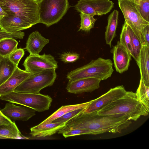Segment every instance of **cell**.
I'll return each instance as SVG.
<instances>
[{"instance_id": "obj_36", "label": "cell", "mask_w": 149, "mask_h": 149, "mask_svg": "<svg viewBox=\"0 0 149 149\" xmlns=\"http://www.w3.org/2000/svg\"><path fill=\"white\" fill-rule=\"evenodd\" d=\"M13 122L11 120L4 115L1 112L0 109V125L7 124Z\"/></svg>"}, {"instance_id": "obj_1", "label": "cell", "mask_w": 149, "mask_h": 149, "mask_svg": "<svg viewBox=\"0 0 149 149\" xmlns=\"http://www.w3.org/2000/svg\"><path fill=\"white\" fill-rule=\"evenodd\" d=\"M83 111L67 122L58 133L62 134L66 131L75 129L89 130L97 134L106 132L116 133L126 129L132 123L123 114L101 115L97 113V111L88 113H84Z\"/></svg>"}, {"instance_id": "obj_23", "label": "cell", "mask_w": 149, "mask_h": 149, "mask_svg": "<svg viewBox=\"0 0 149 149\" xmlns=\"http://www.w3.org/2000/svg\"><path fill=\"white\" fill-rule=\"evenodd\" d=\"M17 67L8 57H3L0 61V86L12 75Z\"/></svg>"}, {"instance_id": "obj_2", "label": "cell", "mask_w": 149, "mask_h": 149, "mask_svg": "<svg viewBox=\"0 0 149 149\" xmlns=\"http://www.w3.org/2000/svg\"><path fill=\"white\" fill-rule=\"evenodd\" d=\"M149 112V107L140 100L135 93L129 91L97 111L101 115L123 114L128 120L134 121L141 116H147Z\"/></svg>"}, {"instance_id": "obj_21", "label": "cell", "mask_w": 149, "mask_h": 149, "mask_svg": "<svg viewBox=\"0 0 149 149\" xmlns=\"http://www.w3.org/2000/svg\"><path fill=\"white\" fill-rule=\"evenodd\" d=\"M91 102V101H90L79 104L63 106L40 124L52 122L54 120L70 111L79 109L86 108Z\"/></svg>"}, {"instance_id": "obj_5", "label": "cell", "mask_w": 149, "mask_h": 149, "mask_svg": "<svg viewBox=\"0 0 149 149\" xmlns=\"http://www.w3.org/2000/svg\"><path fill=\"white\" fill-rule=\"evenodd\" d=\"M0 98L2 100L29 107L39 112L48 110L52 101L48 95L14 91L0 96Z\"/></svg>"}, {"instance_id": "obj_38", "label": "cell", "mask_w": 149, "mask_h": 149, "mask_svg": "<svg viewBox=\"0 0 149 149\" xmlns=\"http://www.w3.org/2000/svg\"><path fill=\"white\" fill-rule=\"evenodd\" d=\"M134 2H137L141 1H144L146 0H133Z\"/></svg>"}, {"instance_id": "obj_19", "label": "cell", "mask_w": 149, "mask_h": 149, "mask_svg": "<svg viewBox=\"0 0 149 149\" xmlns=\"http://www.w3.org/2000/svg\"><path fill=\"white\" fill-rule=\"evenodd\" d=\"M149 47L142 46L138 61L136 63L139 68L141 79L147 86H149Z\"/></svg>"}, {"instance_id": "obj_33", "label": "cell", "mask_w": 149, "mask_h": 149, "mask_svg": "<svg viewBox=\"0 0 149 149\" xmlns=\"http://www.w3.org/2000/svg\"><path fill=\"white\" fill-rule=\"evenodd\" d=\"M24 54L23 49H17L8 56L10 60L14 64L18 66L19 62Z\"/></svg>"}, {"instance_id": "obj_17", "label": "cell", "mask_w": 149, "mask_h": 149, "mask_svg": "<svg viewBox=\"0 0 149 149\" xmlns=\"http://www.w3.org/2000/svg\"><path fill=\"white\" fill-rule=\"evenodd\" d=\"M49 41V39L45 38L36 31L29 35L25 49L30 55L38 54Z\"/></svg>"}, {"instance_id": "obj_10", "label": "cell", "mask_w": 149, "mask_h": 149, "mask_svg": "<svg viewBox=\"0 0 149 149\" xmlns=\"http://www.w3.org/2000/svg\"><path fill=\"white\" fill-rule=\"evenodd\" d=\"M113 6V3L110 0H79L75 8L80 13L94 16L107 14Z\"/></svg>"}, {"instance_id": "obj_7", "label": "cell", "mask_w": 149, "mask_h": 149, "mask_svg": "<svg viewBox=\"0 0 149 149\" xmlns=\"http://www.w3.org/2000/svg\"><path fill=\"white\" fill-rule=\"evenodd\" d=\"M56 69L45 70L32 74L17 86L15 91L39 93L42 89L52 85L56 77Z\"/></svg>"}, {"instance_id": "obj_6", "label": "cell", "mask_w": 149, "mask_h": 149, "mask_svg": "<svg viewBox=\"0 0 149 149\" xmlns=\"http://www.w3.org/2000/svg\"><path fill=\"white\" fill-rule=\"evenodd\" d=\"M68 0H40L38 13L40 23L47 27L57 23L66 13Z\"/></svg>"}, {"instance_id": "obj_3", "label": "cell", "mask_w": 149, "mask_h": 149, "mask_svg": "<svg viewBox=\"0 0 149 149\" xmlns=\"http://www.w3.org/2000/svg\"><path fill=\"white\" fill-rule=\"evenodd\" d=\"M113 63L110 59L99 57L89 63L68 73L69 80L86 78H94L101 81L110 77L113 72Z\"/></svg>"}, {"instance_id": "obj_13", "label": "cell", "mask_w": 149, "mask_h": 149, "mask_svg": "<svg viewBox=\"0 0 149 149\" xmlns=\"http://www.w3.org/2000/svg\"><path fill=\"white\" fill-rule=\"evenodd\" d=\"M1 112L11 120L26 121L36 115V111L24 106L16 105L9 102L1 110Z\"/></svg>"}, {"instance_id": "obj_26", "label": "cell", "mask_w": 149, "mask_h": 149, "mask_svg": "<svg viewBox=\"0 0 149 149\" xmlns=\"http://www.w3.org/2000/svg\"><path fill=\"white\" fill-rule=\"evenodd\" d=\"M119 42L127 49L132 57V50L131 40L128 26L125 22L123 26Z\"/></svg>"}, {"instance_id": "obj_24", "label": "cell", "mask_w": 149, "mask_h": 149, "mask_svg": "<svg viewBox=\"0 0 149 149\" xmlns=\"http://www.w3.org/2000/svg\"><path fill=\"white\" fill-rule=\"evenodd\" d=\"M18 42L15 39L8 38L0 41V55L3 57H8L17 49Z\"/></svg>"}, {"instance_id": "obj_8", "label": "cell", "mask_w": 149, "mask_h": 149, "mask_svg": "<svg viewBox=\"0 0 149 149\" xmlns=\"http://www.w3.org/2000/svg\"><path fill=\"white\" fill-rule=\"evenodd\" d=\"M118 4L125 22L132 30L142 45H146L143 36V30L149 22L142 17L133 0H118Z\"/></svg>"}, {"instance_id": "obj_39", "label": "cell", "mask_w": 149, "mask_h": 149, "mask_svg": "<svg viewBox=\"0 0 149 149\" xmlns=\"http://www.w3.org/2000/svg\"><path fill=\"white\" fill-rule=\"evenodd\" d=\"M3 57H2L0 55V61H1V60Z\"/></svg>"}, {"instance_id": "obj_12", "label": "cell", "mask_w": 149, "mask_h": 149, "mask_svg": "<svg viewBox=\"0 0 149 149\" xmlns=\"http://www.w3.org/2000/svg\"><path fill=\"white\" fill-rule=\"evenodd\" d=\"M101 81L94 78L69 79L66 88L68 92L75 94L91 92L99 88Z\"/></svg>"}, {"instance_id": "obj_15", "label": "cell", "mask_w": 149, "mask_h": 149, "mask_svg": "<svg viewBox=\"0 0 149 149\" xmlns=\"http://www.w3.org/2000/svg\"><path fill=\"white\" fill-rule=\"evenodd\" d=\"M32 74L21 69L17 66L10 77L0 86V96L14 91Z\"/></svg>"}, {"instance_id": "obj_35", "label": "cell", "mask_w": 149, "mask_h": 149, "mask_svg": "<svg viewBox=\"0 0 149 149\" xmlns=\"http://www.w3.org/2000/svg\"><path fill=\"white\" fill-rule=\"evenodd\" d=\"M143 36L146 45L149 47V24L147 25L143 28Z\"/></svg>"}, {"instance_id": "obj_30", "label": "cell", "mask_w": 149, "mask_h": 149, "mask_svg": "<svg viewBox=\"0 0 149 149\" xmlns=\"http://www.w3.org/2000/svg\"><path fill=\"white\" fill-rule=\"evenodd\" d=\"M62 134L65 138L82 134H97L96 132L94 131L89 130L82 129H75L70 130L64 132Z\"/></svg>"}, {"instance_id": "obj_29", "label": "cell", "mask_w": 149, "mask_h": 149, "mask_svg": "<svg viewBox=\"0 0 149 149\" xmlns=\"http://www.w3.org/2000/svg\"><path fill=\"white\" fill-rule=\"evenodd\" d=\"M134 2L142 18L149 22V0Z\"/></svg>"}, {"instance_id": "obj_22", "label": "cell", "mask_w": 149, "mask_h": 149, "mask_svg": "<svg viewBox=\"0 0 149 149\" xmlns=\"http://www.w3.org/2000/svg\"><path fill=\"white\" fill-rule=\"evenodd\" d=\"M29 139L23 136L15 122L0 125V139Z\"/></svg>"}, {"instance_id": "obj_27", "label": "cell", "mask_w": 149, "mask_h": 149, "mask_svg": "<svg viewBox=\"0 0 149 149\" xmlns=\"http://www.w3.org/2000/svg\"><path fill=\"white\" fill-rule=\"evenodd\" d=\"M80 15L81 21L78 31H90L93 27L96 19L94 18L93 16L84 13H80Z\"/></svg>"}, {"instance_id": "obj_11", "label": "cell", "mask_w": 149, "mask_h": 149, "mask_svg": "<svg viewBox=\"0 0 149 149\" xmlns=\"http://www.w3.org/2000/svg\"><path fill=\"white\" fill-rule=\"evenodd\" d=\"M126 91L123 85L111 88L100 97L90 101L91 103L84 109L83 112L88 113L97 111L124 95Z\"/></svg>"}, {"instance_id": "obj_34", "label": "cell", "mask_w": 149, "mask_h": 149, "mask_svg": "<svg viewBox=\"0 0 149 149\" xmlns=\"http://www.w3.org/2000/svg\"><path fill=\"white\" fill-rule=\"evenodd\" d=\"M24 36V33L21 31L16 33L8 32L0 29V41L3 39L12 38L15 39H23Z\"/></svg>"}, {"instance_id": "obj_16", "label": "cell", "mask_w": 149, "mask_h": 149, "mask_svg": "<svg viewBox=\"0 0 149 149\" xmlns=\"http://www.w3.org/2000/svg\"><path fill=\"white\" fill-rule=\"evenodd\" d=\"M32 26L19 17L8 15L0 20V29L10 33H16L29 28Z\"/></svg>"}, {"instance_id": "obj_9", "label": "cell", "mask_w": 149, "mask_h": 149, "mask_svg": "<svg viewBox=\"0 0 149 149\" xmlns=\"http://www.w3.org/2000/svg\"><path fill=\"white\" fill-rule=\"evenodd\" d=\"M25 70L35 74L45 70L58 68V62L50 54L30 55L27 56L23 64Z\"/></svg>"}, {"instance_id": "obj_31", "label": "cell", "mask_w": 149, "mask_h": 149, "mask_svg": "<svg viewBox=\"0 0 149 149\" xmlns=\"http://www.w3.org/2000/svg\"><path fill=\"white\" fill-rule=\"evenodd\" d=\"M85 108L79 109L70 111L54 120L52 122L66 123L72 118L83 111Z\"/></svg>"}, {"instance_id": "obj_25", "label": "cell", "mask_w": 149, "mask_h": 149, "mask_svg": "<svg viewBox=\"0 0 149 149\" xmlns=\"http://www.w3.org/2000/svg\"><path fill=\"white\" fill-rule=\"evenodd\" d=\"M132 50V57L136 63L139 60L140 52L142 45L132 29L128 26Z\"/></svg>"}, {"instance_id": "obj_18", "label": "cell", "mask_w": 149, "mask_h": 149, "mask_svg": "<svg viewBox=\"0 0 149 149\" xmlns=\"http://www.w3.org/2000/svg\"><path fill=\"white\" fill-rule=\"evenodd\" d=\"M66 123L52 122L42 124H40L31 128L30 134L32 136L37 137L50 136L63 128Z\"/></svg>"}, {"instance_id": "obj_4", "label": "cell", "mask_w": 149, "mask_h": 149, "mask_svg": "<svg viewBox=\"0 0 149 149\" xmlns=\"http://www.w3.org/2000/svg\"><path fill=\"white\" fill-rule=\"evenodd\" d=\"M38 0H0V6L8 15L20 17L32 26L40 23Z\"/></svg>"}, {"instance_id": "obj_20", "label": "cell", "mask_w": 149, "mask_h": 149, "mask_svg": "<svg viewBox=\"0 0 149 149\" xmlns=\"http://www.w3.org/2000/svg\"><path fill=\"white\" fill-rule=\"evenodd\" d=\"M118 12L114 10L109 15L108 24L106 27L105 39L106 43L111 47V42L116 36V31L118 23Z\"/></svg>"}, {"instance_id": "obj_14", "label": "cell", "mask_w": 149, "mask_h": 149, "mask_svg": "<svg viewBox=\"0 0 149 149\" xmlns=\"http://www.w3.org/2000/svg\"><path fill=\"white\" fill-rule=\"evenodd\" d=\"M116 71L122 74L127 70L132 57L127 49L119 41L111 50Z\"/></svg>"}, {"instance_id": "obj_37", "label": "cell", "mask_w": 149, "mask_h": 149, "mask_svg": "<svg viewBox=\"0 0 149 149\" xmlns=\"http://www.w3.org/2000/svg\"><path fill=\"white\" fill-rule=\"evenodd\" d=\"M8 15L6 12L0 6V20L1 19L4 17Z\"/></svg>"}, {"instance_id": "obj_32", "label": "cell", "mask_w": 149, "mask_h": 149, "mask_svg": "<svg viewBox=\"0 0 149 149\" xmlns=\"http://www.w3.org/2000/svg\"><path fill=\"white\" fill-rule=\"evenodd\" d=\"M79 54L76 52H65L61 54L60 59L64 63H73L79 59Z\"/></svg>"}, {"instance_id": "obj_28", "label": "cell", "mask_w": 149, "mask_h": 149, "mask_svg": "<svg viewBox=\"0 0 149 149\" xmlns=\"http://www.w3.org/2000/svg\"><path fill=\"white\" fill-rule=\"evenodd\" d=\"M135 93L140 100L149 107V86L145 85L141 78Z\"/></svg>"}]
</instances>
